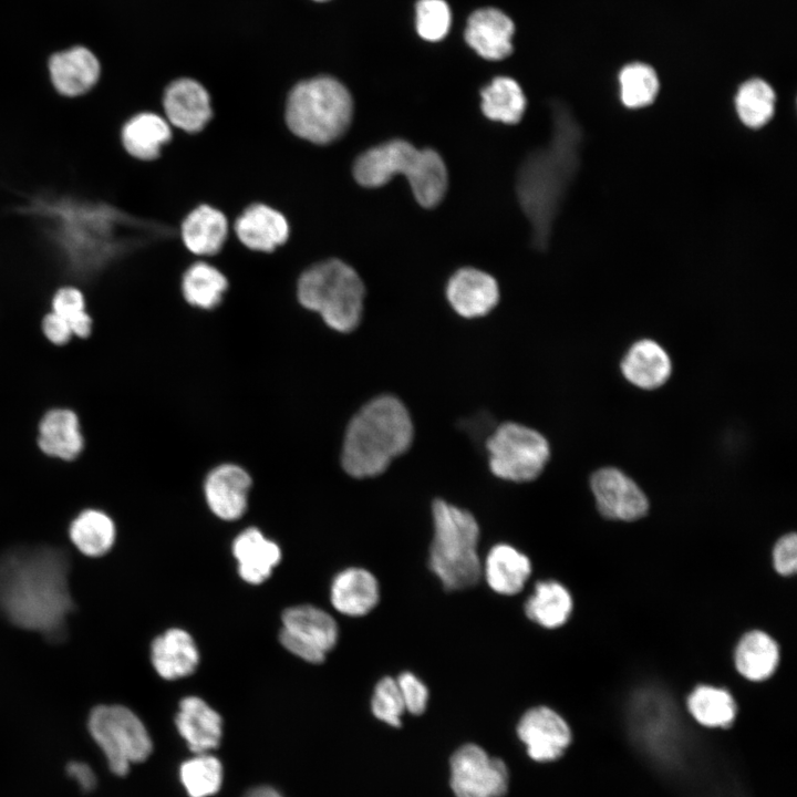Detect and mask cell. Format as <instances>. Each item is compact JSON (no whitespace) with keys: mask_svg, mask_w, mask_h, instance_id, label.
Masks as SVG:
<instances>
[{"mask_svg":"<svg viewBox=\"0 0 797 797\" xmlns=\"http://www.w3.org/2000/svg\"><path fill=\"white\" fill-rule=\"evenodd\" d=\"M69 560L54 548L15 549L0 557V611L15 625L62 638L73 609Z\"/></svg>","mask_w":797,"mask_h":797,"instance_id":"6da1fadb","label":"cell"},{"mask_svg":"<svg viewBox=\"0 0 797 797\" xmlns=\"http://www.w3.org/2000/svg\"><path fill=\"white\" fill-rule=\"evenodd\" d=\"M579 137L572 117L557 106L551 142L529 153L518 169L517 198L531 225L536 248L548 244L551 225L576 172Z\"/></svg>","mask_w":797,"mask_h":797,"instance_id":"7a4b0ae2","label":"cell"},{"mask_svg":"<svg viewBox=\"0 0 797 797\" xmlns=\"http://www.w3.org/2000/svg\"><path fill=\"white\" fill-rule=\"evenodd\" d=\"M411 415L396 396L369 401L350 421L342 447L343 469L355 478L377 476L412 445Z\"/></svg>","mask_w":797,"mask_h":797,"instance_id":"3957f363","label":"cell"},{"mask_svg":"<svg viewBox=\"0 0 797 797\" xmlns=\"http://www.w3.org/2000/svg\"><path fill=\"white\" fill-rule=\"evenodd\" d=\"M32 211L50 221L52 237L76 273L96 271L121 249L117 227L124 217L107 206L41 200Z\"/></svg>","mask_w":797,"mask_h":797,"instance_id":"277c9868","label":"cell"},{"mask_svg":"<svg viewBox=\"0 0 797 797\" xmlns=\"http://www.w3.org/2000/svg\"><path fill=\"white\" fill-rule=\"evenodd\" d=\"M397 174L406 177L415 199L425 208L438 205L446 194L448 174L441 155L404 139H391L365 151L353 166L355 180L370 188L385 185Z\"/></svg>","mask_w":797,"mask_h":797,"instance_id":"5b68a950","label":"cell"},{"mask_svg":"<svg viewBox=\"0 0 797 797\" xmlns=\"http://www.w3.org/2000/svg\"><path fill=\"white\" fill-rule=\"evenodd\" d=\"M433 539L428 567L449 591L475 586L482 578L478 555L479 526L464 508L436 499L432 505Z\"/></svg>","mask_w":797,"mask_h":797,"instance_id":"8992f818","label":"cell"},{"mask_svg":"<svg viewBox=\"0 0 797 797\" xmlns=\"http://www.w3.org/2000/svg\"><path fill=\"white\" fill-rule=\"evenodd\" d=\"M353 101L348 89L330 76L297 84L286 106V121L293 134L315 144L341 137L351 124Z\"/></svg>","mask_w":797,"mask_h":797,"instance_id":"52a82bcc","label":"cell"},{"mask_svg":"<svg viewBox=\"0 0 797 797\" xmlns=\"http://www.w3.org/2000/svg\"><path fill=\"white\" fill-rule=\"evenodd\" d=\"M298 299L339 332L354 330L362 318L365 289L358 272L339 259L306 270L298 281Z\"/></svg>","mask_w":797,"mask_h":797,"instance_id":"ba28073f","label":"cell"},{"mask_svg":"<svg viewBox=\"0 0 797 797\" xmlns=\"http://www.w3.org/2000/svg\"><path fill=\"white\" fill-rule=\"evenodd\" d=\"M87 726L110 770L115 775L124 776L132 764L145 760L152 752L147 729L125 706H96L90 713Z\"/></svg>","mask_w":797,"mask_h":797,"instance_id":"9c48e42d","label":"cell"},{"mask_svg":"<svg viewBox=\"0 0 797 797\" xmlns=\"http://www.w3.org/2000/svg\"><path fill=\"white\" fill-rule=\"evenodd\" d=\"M490 472L514 483L536 479L545 469L550 447L546 437L526 425L500 424L486 442Z\"/></svg>","mask_w":797,"mask_h":797,"instance_id":"30bf717a","label":"cell"},{"mask_svg":"<svg viewBox=\"0 0 797 797\" xmlns=\"http://www.w3.org/2000/svg\"><path fill=\"white\" fill-rule=\"evenodd\" d=\"M339 638L332 615L314 605L291 607L282 613L279 640L283 648L298 658L319 664L324 661Z\"/></svg>","mask_w":797,"mask_h":797,"instance_id":"8fae6325","label":"cell"},{"mask_svg":"<svg viewBox=\"0 0 797 797\" xmlns=\"http://www.w3.org/2000/svg\"><path fill=\"white\" fill-rule=\"evenodd\" d=\"M451 786L456 797H501L508 788L503 760L474 744L462 746L451 759Z\"/></svg>","mask_w":797,"mask_h":797,"instance_id":"7c38bea8","label":"cell"},{"mask_svg":"<svg viewBox=\"0 0 797 797\" xmlns=\"http://www.w3.org/2000/svg\"><path fill=\"white\" fill-rule=\"evenodd\" d=\"M590 487L599 511L608 518L630 521L648 511L649 501L644 493L618 468L597 470L590 479Z\"/></svg>","mask_w":797,"mask_h":797,"instance_id":"4fadbf2b","label":"cell"},{"mask_svg":"<svg viewBox=\"0 0 797 797\" xmlns=\"http://www.w3.org/2000/svg\"><path fill=\"white\" fill-rule=\"evenodd\" d=\"M517 734L529 756L538 762L558 758L571 741L567 722L547 706L528 710L517 725Z\"/></svg>","mask_w":797,"mask_h":797,"instance_id":"5bb4252c","label":"cell"},{"mask_svg":"<svg viewBox=\"0 0 797 797\" xmlns=\"http://www.w3.org/2000/svg\"><path fill=\"white\" fill-rule=\"evenodd\" d=\"M446 298L458 315L474 319L486 315L497 306L499 288L496 279L489 273L465 267L449 278Z\"/></svg>","mask_w":797,"mask_h":797,"instance_id":"9a60e30c","label":"cell"},{"mask_svg":"<svg viewBox=\"0 0 797 797\" xmlns=\"http://www.w3.org/2000/svg\"><path fill=\"white\" fill-rule=\"evenodd\" d=\"M514 32V22L506 13L496 8H482L469 15L464 35L478 55L499 61L511 54Z\"/></svg>","mask_w":797,"mask_h":797,"instance_id":"2e32d148","label":"cell"},{"mask_svg":"<svg viewBox=\"0 0 797 797\" xmlns=\"http://www.w3.org/2000/svg\"><path fill=\"white\" fill-rule=\"evenodd\" d=\"M163 105L168 121L183 131H201L211 117L210 97L193 79L173 81L165 90Z\"/></svg>","mask_w":797,"mask_h":797,"instance_id":"e0dca14e","label":"cell"},{"mask_svg":"<svg viewBox=\"0 0 797 797\" xmlns=\"http://www.w3.org/2000/svg\"><path fill=\"white\" fill-rule=\"evenodd\" d=\"M49 73L54 89L64 96L75 97L89 92L99 81L97 58L84 46H73L53 54Z\"/></svg>","mask_w":797,"mask_h":797,"instance_id":"ac0fdd59","label":"cell"},{"mask_svg":"<svg viewBox=\"0 0 797 797\" xmlns=\"http://www.w3.org/2000/svg\"><path fill=\"white\" fill-rule=\"evenodd\" d=\"M249 475L239 466L221 465L207 476L205 496L211 511L224 520L240 518L247 508Z\"/></svg>","mask_w":797,"mask_h":797,"instance_id":"d6986e66","label":"cell"},{"mask_svg":"<svg viewBox=\"0 0 797 797\" xmlns=\"http://www.w3.org/2000/svg\"><path fill=\"white\" fill-rule=\"evenodd\" d=\"M333 608L348 617H363L380 601V584L375 576L359 567L339 572L330 588Z\"/></svg>","mask_w":797,"mask_h":797,"instance_id":"ffe728a7","label":"cell"},{"mask_svg":"<svg viewBox=\"0 0 797 797\" xmlns=\"http://www.w3.org/2000/svg\"><path fill=\"white\" fill-rule=\"evenodd\" d=\"M531 571L528 556L505 542L494 545L482 561V577L494 592L501 596L519 593Z\"/></svg>","mask_w":797,"mask_h":797,"instance_id":"44dd1931","label":"cell"},{"mask_svg":"<svg viewBox=\"0 0 797 797\" xmlns=\"http://www.w3.org/2000/svg\"><path fill=\"white\" fill-rule=\"evenodd\" d=\"M38 445L50 457L62 460L79 457L84 447V437L76 413L62 407L48 411L39 423Z\"/></svg>","mask_w":797,"mask_h":797,"instance_id":"7402d4cb","label":"cell"},{"mask_svg":"<svg viewBox=\"0 0 797 797\" xmlns=\"http://www.w3.org/2000/svg\"><path fill=\"white\" fill-rule=\"evenodd\" d=\"M176 727L196 754L216 748L222 734L220 715L197 696H187L180 701Z\"/></svg>","mask_w":797,"mask_h":797,"instance_id":"603a6c76","label":"cell"},{"mask_svg":"<svg viewBox=\"0 0 797 797\" xmlns=\"http://www.w3.org/2000/svg\"><path fill=\"white\" fill-rule=\"evenodd\" d=\"M620 366L625 380L642 390L662 386L672 373L667 352L651 339L634 342L622 358Z\"/></svg>","mask_w":797,"mask_h":797,"instance_id":"cb8c5ba5","label":"cell"},{"mask_svg":"<svg viewBox=\"0 0 797 797\" xmlns=\"http://www.w3.org/2000/svg\"><path fill=\"white\" fill-rule=\"evenodd\" d=\"M235 231L246 247L269 252L288 239L289 225L278 210L263 204H253L237 218Z\"/></svg>","mask_w":797,"mask_h":797,"instance_id":"d4e9b609","label":"cell"},{"mask_svg":"<svg viewBox=\"0 0 797 797\" xmlns=\"http://www.w3.org/2000/svg\"><path fill=\"white\" fill-rule=\"evenodd\" d=\"M151 660L157 674L165 680H176L192 674L199 661V653L192 635L173 628L157 636L151 648Z\"/></svg>","mask_w":797,"mask_h":797,"instance_id":"484cf974","label":"cell"},{"mask_svg":"<svg viewBox=\"0 0 797 797\" xmlns=\"http://www.w3.org/2000/svg\"><path fill=\"white\" fill-rule=\"evenodd\" d=\"M239 576L248 583L266 581L281 559L279 546L257 528H247L232 542Z\"/></svg>","mask_w":797,"mask_h":797,"instance_id":"4316f807","label":"cell"},{"mask_svg":"<svg viewBox=\"0 0 797 797\" xmlns=\"http://www.w3.org/2000/svg\"><path fill=\"white\" fill-rule=\"evenodd\" d=\"M170 137L169 124L162 116L149 112L132 116L121 132L125 151L142 161L157 158L163 145L168 143Z\"/></svg>","mask_w":797,"mask_h":797,"instance_id":"83f0119b","label":"cell"},{"mask_svg":"<svg viewBox=\"0 0 797 797\" xmlns=\"http://www.w3.org/2000/svg\"><path fill=\"white\" fill-rule=\"evenodd\" d=\"M228 232L225 215L209 206L192 210L182 224V239L196 255H214L222 247Z\"/></svg>","mask_w":797,"mask_h":797,"instance_id":"f1b7e54d","label":"cell"},{"mask_svg":"<svg viewBox=\"0 0 797 797\" xmlns=\"http://www.w3.org/2000/svg\"><path fill=\"white\" fill-rule=\"evenodd\" d=\"M526 617L546 629L563 625L572 611V598L565 586L555 580L535 584L524 605Z\"/></svg>","mask_w":797,"mask_h":797,"instance_id":"f546056e","label":"cell"},{"mask_svg":"<svg viewBox=\"0 0 797 797\" xmlns=\"http://www.w3.org/2000/svg\"><path fill=\"white\" fill-rule=\"evenodd\" d=\"M779 661L777 643L765 632L746 633L735 650L737 671L747 680L763 681L776 670Z\"/></svg>","mask_w":797,"mask_h":797,"instance_id":"4dcf8cb0","label":"cell"},{"mask_svg":"<svg viewBox=\"0 0 797 797\" xmlns=\"http://www.w3.org/2000/svg\"><path fill=\"white\" fill-rule=\"evenodd\" d=\"M482 112L495 122L517 124L526 110V96L518 82L508 76H497L480 91Z\"/></svg>","mask_w":797,"mask_h":797,"instance_id":"1f68e13d","label":"cell"},{"mask_svg":"<svg viewBox=\"0 0 797 797\" xmlns=\"http://www.w3.org/2000/svg\"><path fill=\"white\" fill-rule=\"evenodd\" d=\"M115 525L111 517L97 509H86L70 526L75 547L86 556L99 557L107 552L115 540Z\"/></svg>","mask_w":797,"mask_h":797,"instance_id":"d6a6232c","label":"cell"},{"mask_svg":"<svg viewBox=\"0 0 797 797\" xmlns=\"http://www.w3.org/2000/svg\"><path fill=\"white\" fill-rule=\"evenodd\" d=\"M687 707L700 724L708 727H726L736 714L732 695L726 690L708 685H701L691 693Z\"/></svg>","mask_w":797,"mask_h":797,"instance_id":"836d02e7","label":"cell"},{"mask_svg":"<svg viewBox=\"0 0 797 797\" xmlns=\"http://www.w3.org/2000/svg\"><path fill=\"white\" fill-rule=\"evenodd\" d=\"M228 286L225 276L206 262L190 266L182 282L185 299L193 306L203 309L216 307Z\"/></svg>","mask_w":797,"mask_h":797,"instance_id":"e575fe53","label":"cell"},{"mask_svg":"<svg viewBox=\"0 0 797 797\" xmlns=\"http://www.w3.org/2000/svg\"><path fill=\"white\" fill-rule=\"evenodd\" d=\"M775 99V92L766 81L751 79L737 91L735 97L737 114L745 125L752 128L760 127L773 116Z\"/></svg>","mask_w":797,"mask_h":797,"instance_id":"d590c367","label":"cell"},{"mask_svg":"<svg viewBox=\"0 0 797 797\" xmlns=\"http://www.w3.org/2000/svg\"><path fill=\"white\" fill-rule=\"evenodd\" d=\"M619 83L621 100L630 108L649 105L659 92L656 72L642 62H633L622 68Z\"/></svg>","mask_w":797,"mask_h":797,"instance_id":"8d00e7d4","label":"cell"},{"mask_svg":"<svg viewBox=\"0 0 797 797\" xmlns=\"http://www.w3.org/2000/svg\"><path fill=\"white\" fill-rule=\"evenodd\" d=\"M180 780L190 797H208L216 794L222 782L219 760L207 754H197L179 769Z\"/></svg>","mask_w":797,"mask_h":797,"instance_id":"74e56055","label":"cell"},{"mask_svg":"<svg viewBox=\"0 0 797 797\" xmlns=\"http://www.w3.org/2000/svg\"><path fill=\"white\" fill-rule=\"evenodd\" d=\"M51 307L52 312L68 321L73 335L83 339L90 337L93 320L86 312L85 298L80 289L72 286L60 288L53 294Z\"/></svg>","mask_w":797,"mask_h":797,"instance_id":"f35d334b","label":"cell"},{"mask_svg":"<svg viewBox=\"0 0 797 797\" xmlns=\"http://www.w3.org/2000/svg\"><path fill=\"white\" fill-rule=\"evenodd\" d=\"M416 31L429 42L446 37L452 23L451 8L445 0H418L416 3Z\"/></svg>","mask_w":797,"mask_h":797,"instance_id":"ab89813d","label":"cell"},{"mask_svg":"<svg viewBox=\"0 0 797 797\" xmlns=\"http://www.w3.org/2000/svg\"><path fill=\"white\" fill-rule=\"evenodd\" d=\"M373 715L387 725L400 727L405 711L395 677L383 676L374 686L371 698Z\"/></svg>","mask_w":797,"mask_h":797,"instance_id":"60d3db41","label":"cell"},{"mask_svg":"<svg viewBox=\"0 0 797 797\" xmlns=\"http://www.w3.org/2000/svg\"><path fill=\"white\" fill-rule=\"evenodd\" d=\"M405 711L413 715L424 713L428 702V689L425 683L413 672L404 671L396 677Z\"/></svg>","mask_w":797,"mask_h":797,"instance_id":"b9f144b4","label":"cell"},{"mask_svg":"<svg viewBox=\"0 0 797 797\" xmlns=\"http://www.w3.org/2000/svg\"><path fill=\"white\" fill-rule=\"evenodd\" d=\"M774 567L784 576L793 575L797 569V538L795 534L782 537L774 547Z\"/></svg>","mask_w":797,"mask_h":797,"instance_id":"7bdbcfd3","label":"cell"},{"mask_svg":"<svg viewBox=\"0 0 797 797\" xmlns=\"http://www.w3.org/2000/svg\"><path fill=\"white\" fill-rule=\"evenodd\" d=\"M41 328L44 337L55 345H64L73 337L68 321L52 311L44 315Z\"/></svg>","mask_w":797,"mask_h":797,"instance_id":"ee69618b","label":"cell"},{"mask_svg":"<svg viewBox=\"0 0 797 797\" xmlns=\"http://www.w3.org/2000/svg\"><path fill=\"white\" fill-rule=\"evenodd\" d=\"M65 770L83 793H91L96 788L97 777L93 768L85 762L71 760Z\"/></svg>","mask_w":797,"mask_h":797,"instance_id":"f6af8a7d","label":"cell"},{"mask_svg":"<svg viewBox=\"0 0 797 797\" xmlns=\"http://www.w3.org/2000/svg\"><path fill=\"white\" fill-rule=\"evenodd\" d=\"M244 797H282L275 788L268 786L256 787Z\"/></svg>","mask_w":797,"mask_h":797,"instance_id":"bcb514c9","label":"cell"},{"mask_svg":"<svg viewBox=\"0 0 797 797\" xmlns=\"http://www.w3.org/2000/svg\"><path fill=\"white\" fill-rule=\"evenodd\" d=\"M314 1H318V2H323V1H329V0H314Z\"/></svg>","mask_w":797,"mask_h":797,"instance_id":"7dc6e473","label":"cell"}]
</instances>
